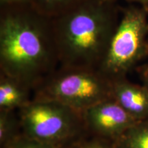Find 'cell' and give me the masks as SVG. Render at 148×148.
<instances>
[{"instance_id":"4fadbf2b","label":"cell","mask_w":148,"mask_h":148,"mask_svg":"<svg viewBox=\"0 0 148 148\" xmlns=\"http://www.w3.org/2000/svg\"><path fill=\"white\" fill-rule=\"evenodd\" d=\"M75 148H115L112 142L93 136H88Z\"/></svg>"},{"instance_id":"8992f818","label":"cell","mask_w":148,"mask_h":148,"mask_svg":"<svg viewBox=\"0 0 148 148\" xmlns=\"http://www.w3.org/2000/svg\"><path fill=\"white\" fill-rule=\"evenodd\" d=\"M89 136L114 142L137 123L112 97L89 107L82 112Z\"/></svg>"},{"instance_id":"52a82bcc","label":"cell","mask_w":148,"mask_h":148,"mask_svg":"<svg viewBox=\"0 0 148 148\" xmlns=\"http://www.w3.org/2000/svg\"><path fill=\"white\" fill-rule=\"evenodd\" d=\"M112 97L136 121L148 119V89L126 77L112 80Z\"/></svg>"},{"instance_id":"9a60e30c","label":"cell","mask_w":148,"mask_h":148,"mask_svg":"<svg viewBox=\"0 0 148 148\" xmlns=\"http://www.w3.org/2000/svg\"><path fill=\"white\" fill-rule=\"evenodd\" d=\"M33 0H0V7L14 5L32 4Z\"/></svg>"},{"instance_id":"277c9868","label":"cell","mask_w":148,"mask_h":148,"mask_svg":"<svg viewBox=\"0 0 148 148\" xmlns=\"http://www.w3.org/2000/svg\"><path fill=\"white\" fill-rule=\"evenodd\" d=\"M112 97V80L98 69L60 66L33 90V99L56 101L83 111Z\"/></svg>"},{"instance_id":"30bf717a","label":"cell","mask_w":148,"mask_h":148,"mask_svg":"<svg viewBox=\"0 0 148 148\" xmlns=\"http://www.w3.org/2000/svg\"><path fill=\"white\" fill-rule=\"evenodd\" d=\"M22 134L17 110H0V147Z\"/></svg>"},{"instance_id":"9c48e42d","label":"cell","mask_w":148,"mask_h":148,"mask_svg":"<svg viewBox=\"0 0 148 148\" xmlns=\"http://www.w3.org/2000/svg\"><path fill=\"white\" fill-rule=\"evenodd\" d=\"M112 143L115 148H148V119L137 122Z\"/></svg>"},{"instance_id":"7a4b0ae2","label":"cell","mask_w":148,"mask_h":148,"mask_svg":"<svg viewBox=\"0 0 148 148\" xmlns=\"http://www.w3.org/2000/svg\"><path fill=\"white\" fill-rule=\"evenodd\" d=\"M119 18L116 0H83L51 18L60 66L99 69Z\"/></svg>"},{"instance_id":"5b68a950","label":"cell","mask_w":148,"mask_h":148,"mask_svg":"<svg viewBox=\"0 0 148 148\" xmlns=\"http://www.w3.org/2000/svg\"><path fill=\"white\" fill-rule=\"evenodd\" d=\"M148 56V12L129 6L122 14L99 70L108 79L126 77Z\"/></svg>"},{"instance_id":"3957f363","label":"cell","mask_w":148,"mask_h":148,"mask_svg":"<svg viewBox=\"0 0 148 148\" xmlns=\"http://www.w3.org/2000/svg\"><path fill=\"white\" fill-rule=\"evenodd\" d=\"M17 112L22 134L55 148H75L89 136L82 112L56 101L32 99Z\"/></svg>"},{"instance_id":"8fae6325","label":"cell","mask_w":148,"mask_h":148,"mask_svg":"<svg viewBox=\"0 0 148 148\" xmlns=\"http://www.w3.org/2000/svg\"><path fill=\"white\" fill-rule=\"evenodd\" d=\"M83 0H33L34 9L47 17L53 18L65 12Z\"/></svg>"},{"instance_id":"ba28073f","label":"cell","mask_w":148,"mask_h":148,"mask_svg":"<svg viewBox=\"0 0 148 148\" xmlns=\"http://www.w3.org/2000/svg\"><path fill=\"white\" fill-rule=\"evenodd\" d=\"M33 88L0 72V110H18L32 99Z\"/></svg>"},{"instance_id":"2e32d148","label":"cell","mask_w":148,"mask_h":148,"mask_svg":"<svg viewBox=\"0 0 148 148\" xmlns=\"http://www.w3.org/2000/svg\"><path fill=\"white\" fill-rule=\"evenodd\" d=\"M127 1L138 3L140 7L143 8L148 12V0H127Z\"/></svg>"},{"instance_id":"7c38bea8","label":"cell","mask_w":148,"mask_h":148,"mask_svg":"<svg viewBox=\"0 0 148 148\" xmlns=\"http://www.w3.org/2000/svg\"><path fill=\"white\" fill-rule=\"evenodd\" d=\"M3 148H55L52 146L38 141L32 138L20 134Z\"/></svg>"},{"instance_id":"5bb4252c","label":"cell","mask_w":148,"mask_h":148,"mask_svg":"<svg viewBox=\"0 0 148 148\" xmlns=\"http://www.w3.org/2000/svg\"><path fill=\"white\" fill-rule=\"evenodd\" d=\"M136 71L141 80L142 84L148 89V64L137 66L136 68Z\"/></svg>"},{"instance_id":"6da1fadb","label":"cell","mask_w":148,"mask_h":148,"mask_svg":"<svg viewBox=\"0 0 148 148\" xmlns=\"http://www.w3.org/2000/svg\"><path fill=\"white\" fill-rule=\"evenodd\" d=\"M58 64L51 18L31 4L1 7L0 72L34 90Z\"/></svg>"}]
</instances>
